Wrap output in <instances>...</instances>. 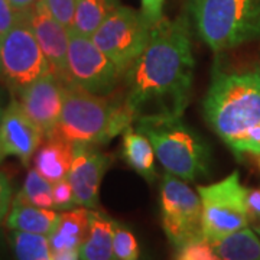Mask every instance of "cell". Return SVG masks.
Segmentation results:
<instances>
[{
  "label": "cell",
  "instance_id": "obj_1",
  "mask_svg": "<svg viewBox=\"0 0 260 260\" xmlns=\"http://www.w3.org/2000/svg\"><path fill=\"white\" fill-rule=\"evenodd\" d=\"M194 67L189 16L153 25L145 51L126 74L124 106L133 124L182 117L192 95Z\"/></svg>",
  "mask_w": 260,
  "mask_h": 260
},
{
  "label": "cell",
  "instance_id": "obj_2",
  "mask_svg": "<svg viewBox=\"0 0 260 260\" xmlns=\"http://www.w3.org/2000/svg\"><path fill=\"white\" fill-rule=\"evenodd\" d=\"M203 110L208 126L237 156H260V68H214Z\"/></svg>",
  "mask_w": 260,
  "mask_h": 260
},
{
  "label": "cell",
  "instance_id": "obj_3",
  "mask_svg": "<svg viewBox=\"0 0 260 260\" xmlns=\"http://www.w3.org/2000/svg\"><path fill=\"white\" fill-rule=\"evenodd\" d=\"M133 124L123 100L95 95L64 84V106L55 135L74 145H106Z\"/></svg>",
  "mask_w": 260,
  "mask_h": 260
},
{
  "label": "cell",
  "instance_id": "obj_4",
  "mask_svg": "<svg viewBox=\"0 0 260 260\" xmlns=\"http://www.w3.org/2000/svg\"><path fill=\"white\" fill-rule=\"evenodd\" d=\"M188 16L214 52L260 41V0H188Z\"/></svg>",
  "mask_w": 260,
  "mask_h": 260
},
{
  "label": "cell",
  "instance_id": "obj_5",
  "mask_svg": "<svg viewBox=\"0 0 260 260\" xmlns=\"http://www.w3.org/2000/svg\"><path fill=\"white\" fill-rule=\"evenodd\" d=\"M135 127L148 136L156 159L167 172L188 182L207 178L211 148L182 117L138 121Z\"/></svg>",
  "mask_w": 260,
  "mask_h": 260
},
{
  "label": "cell",
  "instance_id": "obj_6",
  "mask_svg": "<svg viewBox=\"0 0 260 260\" xmlns=\"http://www.w3.org/2000/svg\"><path fill=\"white\" fill-rule=\"evenodd\" d=\"M48 74H52L49 61L23 12L18 23L0 38V81L16 94Z\"/></svg>",
  "mask_w": 260,
  "mask_h": 260
},
{
  "label": "cell",
  "instance_id": "obj_7",
  "mask_svg": "<svg viewBox=\"0 0 260 260\" xmlns=\"http://www.w3.org/2000/svg\"><path fill=\"white\" fill-rule=\"evenodd\" d=\"M152 26L142 12L117 5L91 35L93 42L126 77L148 45Z\"/></svg>",
  "mask_w": 260,
  "mask_h": 260
},
{
  "label": "cell",
  "instance_id": "obj_8",
  "mask_svg": "<svg viewBox=\"0 0 260 260\" xmlns=\"http://www.w3.org/2000/svg\"><path fill=\"white\" fill-rule=\"evenodd\" d=\"M198 194L203 204V232L208 243L250 224L246 207V186L242 185L237 171L218 182L200 185Z\"/></svg>",
  "mask_w": 260,
  "mask_h": 260
},
{
  "label": "cell",
  "instance_id": "obj_9",
  "mask_svg": "<svg viewBox=\"0 0 260 260\" xmlns=\"http://www.w3.org/2000/svg\"><path fill=\"white\" fill-rule=\"evenodd\" d=\"M159 204L164 232L175 250L204 239L201 198L184 179L167 172L160 182Z\"/></svg>",
  "mask_w": 260,
  "mask_h": 260
},
{
  "label": "cell",
  "instance_id": "obj_10",
  "mask_svg": "<svg viewBox=\"0 0 260 260\" xmlns=\"http://www.w3.org/2000/svg\"><path fill=\"white\" fill-rule=\"evenodd\" d=\"M68 83L95 95H109L121 75L113 61L93 42L91 37L70 29L67 55Z\"/></svg>",
  "mask_w": 260,
  "mask_h": 260
},
{
  "label": "cell",
  "instance_id": "obj_11",
  "mask_svg": "<svg viewBox=\"0 0 260 260\" xmlns=\"http://www.w3.org/2000/svg\"><path fill=\"white\" fill-rule=\"evenodd\" d=\"M12 95L29 119L42 130L45 139L55 135L64 106V84L55 75H45Z\"/></svg>",
  "mask_w": 260,
  "mask_h": 260
},
{
  "label": "cell",
  "instance_id": "obj_12",
  "mask_svg": "<svg viewBox=\"0 0 260 260\" xmlns=\"http://www.w3.org/2000/svg\"><path fill=\"white\" fill-rule=\"evenodd\" d=\"M29 26L37 37L38 44L51 65V73L62 84L68 83L67 55L70 45V29L55 19L45 0L25 10Z\"/></svg>",
  "mask_w": 260,
  "mask_h": 260
},
{
  "label": "cell",
  "instance_id": "obj_13",
  "mask_svg": "<svg viewBox=\"0 0 260 260\" xmlns=\"http://www.w3.org/2000/svg\"><path fill=\"white\" fill-rule=\"evenodd\" d=\"M110 164V158L93 145H74V158L67 179L73 186L78 207L99 208L100 185Z\"/></svg>",
  "mask_w": 260,
  "mask_h": 260
},
{
  "label": "cell",
  "instance_id": "obj_14",
  "mask_svg": "<svg viewBox=\"0 0 260 260\" xmlns=\"http://www.w3.org/2000/svg\"><path fill=\"white\" fill-rule=\"evenodd\" d=\"M44 138L42 130L29 119L12 95L0 120V162L13 156L26 167Z\"/></svg>",
  "mask_w": 260,
  "mask_h": 260
},
{
  "label": "cell",
  "instance_id": "obj_15",
  "mask_svg": "<svg viewBox=\"0 0 260 260\" xmlns=\"http://www.w3.org/2000/svg\"><path fill=\"white\" fill-rule=\"evenodd\" d=\"M74 158V143L54 135L38 148L34 158V165L38 172L49 182L55 184L64 179L70 172Z\"/></svg>",
  "mask_w": 260,
  "mask_h": 260
},
{
  "label": "cell",
  "instance_id": "obj_16",
  "mask_svg": "<svg viewBox=\"0 0 260 260\" xmlns=\"http://www.w3.org/2000/svg\"><path fill=\"white\" fill-rule=\"evenodd\" d=\"M61 213L54 208H41L12 200V205L6 215V227L9 230L35 233L49 236L54 232Z\"/></svg>",
  "mask_w": 260,
  "mask_h": 260
},
{
  "label": "cell",
  "instance_id": "obj_17",
  "mask_svg": "<svg viewBox=\"0 0 260 260\" xmlns=\"http://www.w3.org/2000/svg\"><path fill=\"white\" fill-rule=\"evenodd\" d=\"M90 229V208L78 207L62 211L54 232L51 233L49 243L52 251L80 249Z\"/></svg>",
  "mask_w": 260,
  "mask_h": 260
},
{
  "label": "cell",
  "instance_id": "obj_18",
  "mask_svg": "<svg viewBox=\"0 0 260 260\" xmlns=\"http://www.w3.org/2000/svg\"><path fill=\"white\" fill-rule=\"evenodd\" d=\"M121 156L124 162L140 177L149 182L156 179V153L146 135H143L133 124L123 132L121 139Z\"/></svg>",
  "mask_w": 260,
  "mask_h": 260
},
{
  "label": "cell",
  "instance_id": "obj_19",
  "mask_svg": "<svg viewBox=\"0 0 260 260\" xmlns=\"http://www.w3.org/2000/svg\"><path fill=\"white\" fill-rule=\"evenodd\" d=\"M116 221L99 210H90V229L80 247L81 260H114L113 236Z\"/></svg>",
  "mask_w": 260,
  "mask_h": 260
},
{
  "label": "cell",
  "instance_id": "obj_20",
  "mask_svg": "<svg viewBox=\"0 0 260 260\" xmlns=\"http://www.w3.org/2000/svg\"><path fill=\"white\" fill-rule=\"evenodd\" d=\"M210 244L220 260H260V236L249 227Z\"/></svg>",
  "mask_w": 260,
  "mask_h": 260
},
{
  "label": "cell",
  "instance_id": "obj_21",
  "mask_svg": "<svg viewBox=\"0 0 260 260\" xmlns=\"http://www.w3.org/2000/svg\"><path fill=\"white\" fill-rule=\"evenodd\" d=\"M8 240L13 260H52L54 251L48 236L10 230Z\"/></svg>",
  "mask_w": 260,
  "mask_h": 260
},
{
  "label": "cell",
  "instance_id": "obj_22",
  "mask_svg": "<svg viewBox=\"0 0 260 260\" xmlns=\"http://www.w3.org/2000/svg\"><path fill=\"white\" fill-rule=\"evenodd\" d=\"M75 22L73 28L80 34L91 37L106 16L119 3L117 0H75Z\"/></svg>",
  "mask_w": 260,
  "mask_h": 260
},
{
  "label": "cell",
  "instance_id": "obj_23",
  "mask_svg": "<svg viewBox=\"0 0 260 260\" xmlns=\"http://www.w3.org/2000/svg\"><path fill=\"white\" fill-rule=\"evenodd\" d=\"M54 184L49 182L47 178H44L37 169H29L28 175L25 178V182L22 189L19 191L15 201L26 203V204L37 205L41 208H54Z\"/></svg>",
  "mask_w": 260,
  "mask_h": 260
},
{
  "label": "cell",
  "instance_id": "obj_24",
  "mask_svg": "<svg viewBox=\"0 0 260 260\" xmlns=\"http://www.w3.org/2000/svg\"><path fill=\"white\" fill-rule=\"evenodd\" d=\"M114 260H139V243L127 227L116 221L113 236Z\"/></svg>",
  "mask_w": 260,
  "mask_h": 260
},
{
  "label": "cell",
  "instance_id": "obj_25",
  "mask_svg": "<svg viewBox=\"0 0 260 260\" xmlns=\"http://www.w3.org/2000/svg\"><path fill=\"white\" fill-rule=\"evenodd\" d=\"M174 260H220L214 253L211 244L205 239L188 243L175 250Z\"/></svg>",
  "mask_w": 260,
  "mask_h": 260
},
{
  "label": "cell",
  "instance_id": "obj_26",
  "mask_svg": "<svg viewBox=\"0 0 260 260\" xmlns=\"http://www.w3.org/2000/svg\"><path fill=\"white\" fill-rule=\"evenodd\" d=\"M45 3L51 10V13L65 28L71 29L74 26L75 9H77L75 0H45Z\"/></svg>",
  "mask_w": 260,
  "mask_h": 260
},
{
  "label": "cell",
  "instance_id": "obj_27",
  "mask_svg": "<svg viewBox=\"0 0 260 260\" xmlns=\"http://www.w3.org/2000/svg\"><path fill=\"white\" fill-rule=\"evenodd\" d=\"M52 192H54V210H56V211H67V210H71L77 205L75 204L73 186L67 178L54 184Z\"/></svg>",
  "mask_w": 260,
  "mask_h": 260
},
{
  "label": "cell",
  "instance_id": "obj_28",
  "mask_svg": "<svg viewBox=\"0 0 260 260\" xmlns=\"http://www.w3.org/2000/svg\"><path fill=\"white\" fill-rule=\"evenodd\" d=\"M22 13L10 5L9 0H0V38L18 23Z\"/></svg>",
  "mask_w": 260,
  "mask_h": 260
},
{
  "label": "cell",
  "instance_id": "obj_29",
  "mask_svg": "<svg viewBox=\"0 0 260 260\" xmlns=\"http://www.w3.org/2000/svg\"><path fill=\"white\" fill-rule=\"evenodd\" d=\"M246 207L250 224L260 227V186L246 188Z\"/></svg>",
  "mask_w": 260,
  "mask_h": 260
},
{
  "label": "cell",
  "instance_id": "obj_30",
  "mask_svg": "<svg viewBox=\"0 0 260 260\" xmlns=\"http://www.w3.org/2000/svg\"><path fill=\"white\" fill-rule=\"evenodd\" d=\"M142 15L149 22L150 26L156 25L164 19V5L165 0H140Z\"/></svg>",
  "mask_w": 260,
  "mask_h": 260
},
{
  "label": "cell",
  "instance_id": "obj_31",
  "mask_svg": "<svg viewBox=\"0 0 260 260\" xmlns=\"http://www.w3.org/2000/svg\"><path fill=\"white\" fill-rule=\"evenodd\" d=\"M12 205V186L8 177L0 171V221L6 218Z\"/></svg>",
  "mask_w": 260,
  "mask_h": 260
},
{
  "label": "cell",
  "instance_id": "obj_32",
  "mask_svg": "<svg viewBox=\"0 0 260 260\" xmlns=\"http://www.w3.org/2000/svg\"><path fill=\"white\" fill-rule=\"evenodd\" d=\"M52 260H81L80 259V249L54 251Z\"/></svg>",
  "mask_w": 260,
  "mask_h": 260
},
{
  "label": "cell",
  "instance_id": "obj_33",
  "mask_svg": "<svg viewBox=\"0 0 260 260\" xmlns=\"http://www.w3.org/2000/svg\"><path fill=\"white\" fill-rule=\"evenodd\" d=\"M10 254H12V250H10L9 240L5 236L3 230H0V260H12Z\"/></svg>",
  "mask_w": 260,
  "mask_h": 260
},
{
  "label": "cell",
  "instance_id": "obj_34",
  "mask_svg": "<svg viewBox=\"0 0 260 260\" xmlns=\"http://www.w3.org/2000/svg\"><path fill=\"white\" fill-rule=\"evenodd\" d=\"M9 2L18 12H25V10L30 9L32 6H35L41 0H9Z\"/></svg>",
  "mask_w": 260,
  "mask_h": 260
},
{
  "label": "cell",
  "instance_id": "obj_35",
  "mask_svg": "<svg viewBox=\"0 0 260 260\" xmlns=\"http://www.w3.org/2000/svg\"><path fill=\"white\" fill-rule=\"evenodd\" d=\"M6 106H8V103H6V94H5L3 87H0V120L3 117V113L6 110Z\"/></svg>",
  "mask_w": 260,
  "mask_h": 260
},
{
  "label": "cell",
  "instance_id": "obj_36",
  "mask_svg": "<svg viewBox=\"0 0 260 260\" xmlns=\"http://www.w3.org/2000/svg\"><path fill=\"white\" fill-rule=\"evenodd\" d=\"M254 230H256V233L260 236V227H254Z\"/></svg>",
  "mask_w": 260,
  "mask_h": 260
},
{
  "label": "cell",
  "instance_id": "obj_37",
  "mask_svg": "<svg viewBox=\"0 0 260 260\" xmlns=\"http://www.w3.org/2000/svg\"><path fill=\"white\" fill-rule=\"evenodd\" d=\"M257 158V160H259V167H260V156H256Z\"/></svg>",
  "mask_w": 260,
  "mask_h": 260
}]
</instances>
